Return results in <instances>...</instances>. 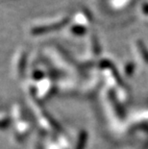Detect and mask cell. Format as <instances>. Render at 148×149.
I'll use <instances>...</instances> for the list:
<instances>
[{"label":"cell","instance_id":"1","mask_svg":"<svg viewBox=\"0 0 148 149\" xmlns=\"http://www.w3.org/2000/svg\"><path fill=\"white\" fill-rule=\"evenodd\" d=\"M70 19V15L65 14H61L55 17L39 18L30 24L29 31L31 34L34 35L48 33L65 27L69 23Z\"/></svg>","mask_w":148,"mask_h":149},{"label":"cell","instance_id":"2","mask_svg":"<svg viewBox=\"0 0 148 149\" xmlns=\"http://www.w3.org/2000/svg\"><path fill=\"white\" fill-rule=\"evenodd\" d=\"M92 15H91L90 12L86 8H81L75 12L70 19L71 22L80 25V26L86 28V29H90L91 24H92Z\"/></svg>","mask_w":148,"mask_h":149},{"label":"cell","instance_id":"3","mask_svg":"<svg viewBox=\"0 0 148 149\" xmlns=\"http://www.w3.org/2000/svg\"><path fill=\"white\" fill-rule=\"evenodd\" d=\"M65 28L67 29V32L69 35H72V36H75V37L83 36V35L86 34L88 31V29H86V28L82 27L78 24H75L71 21H69V23Z\"/></svg>","mask_w":148,"mask_h":149},{"label":"cell","instance_id":"4","mask_svg":"<svg viewBox=\"0 0 148 149\" xmlns=\"http://www.w3.org/2000/svg\"><path fill=\"white\" fill-rule=\"evenodd\" d=\"M134 0H111V6L116 10H122L129 7Z\"/></svg>","mask_w":148,"mask_h":149},{"label":"cell","instance_id":"5","mask_svg":"<svg viewBox=\"0 0 148 149\" xmlns=\"http://www.w3.org/2000/svg\"><path fill=\"white\" fill-rule=\"evenodd\" d=\"M138 14L140 17L148 23V1H142L138 6Z\"/></svg>","mask_w":148,"mask_h":149}]
</instances>
